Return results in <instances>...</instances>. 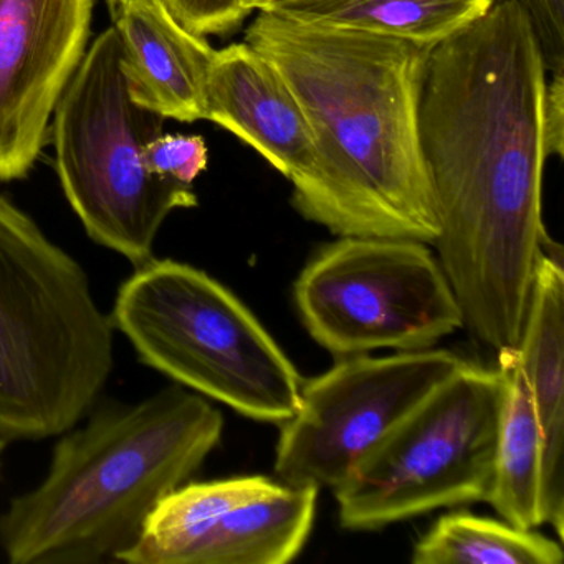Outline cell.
Masks as SVG:
<instances>
[{"mask_svg":"<svg viewBox=\"0 0 564 564\" xmlns=\"http://www.w3.org/2000/svg\"><path fill=\"white\" fill-rule=\"evenodd\" d=\"M546 78L527 9L497 0L432 48L422 87L437 259L465 328L495 352L520 341L541 257L561 256L543 224Z\"/></svg>","mask_w":564,"mask_h":564,"instance_id":"1","label":"cell"},{"mask_svg":"<svg viewBox=\"0 0 564 564\" xmlns=\"http://www.w3.org/2000/svg\"><path fill=\"white\" fill-rule=\"evenodd\" d=\"M243 42L280 72L315 141L312 167L292 183L296 213L339 237L434 246L437 209L419 133L434 47L269 12Z\"/></svg>","mask_w":564,"mask_h":564,"instance_id":"2","label":"cell"},{"mask_svg":"<svg viewBox=\"0 0 564 564\" xmlns=\"http://www.w3.org/2000/svg\"><path fill=\"white\" fill-rule=\"evenodd\" d=\"M204 395L170 386L137 404H105L57 442L41 485L0 514L12 564L118 561L161 500L187 484L223 437Z\"/></svg>","mask_w":564,"mask_h":564,"instance_id":"3","label":"cell"},{"mask_svg":"<svg viewBox=\"0 0 564 564\" xmlns=\"http://www.w3.org/2000/svg\"><path fill=\"white\" fill-rule=\"evenodd\" d=\"M113 362V323L80 263L0 196V437L74 429Z\"/></svg>","mask_w":564,"mask_h":564,"instance_id":"4","label":"cell"},{"mask_svg":"<svg viewBox=\"0 0 564 564\" xmlns=\"http://www.w3.org/2000/svg\"><path fill=\"white\" fill-rule=\"evenodd\" d=\"M141 362L247 417L283 424L302 378L262 323L223 283L173 259L148 260L111 313Z\"/></svg>","mask_w":564,"mask_h":564,"instance_id":"5","label":"cell"},{"mask_svg":"<svg viewBox=\"0 0 564 564\" xmlns=\"http://www.w3.org/2000/svg\"><path fill=\"white\" fill-rule=\"evenodd\" d=\"M54 115L55 163L72 209L91 240L143 265L164 220L196 207L197 196L144 166L164 118L131 98L115 28L85 52Z\"/></svg>","mask_w":564,"mask_h":564,"instance_id":"6","label":"cell"},{"mask_svg":"<svg viewBox=\"0 0 564 564\" xmlns=\"http://www.w3.org/2000/svg\"><path fill=\"white\" fill-rule=\"evenodd\" d=\"M500 408L498 369L467 362L333 490L343 528L379 530L437 508L485 500Z\"/></svg>","mask_w":564,"mask_h":564,"instance_id":"7","label":"cell"},{"mask_svg":"<svg viewBox=\"0 0 564 564\" xmlns=\"http://www.w3.org/2000/svg\"><path fill=\"white\" fill-rule=\"evenodd\" d=\"M293 296L306 332L338 358L421 351L464 328L437 256L419 240L339 237L302 270Z\"/></svg>","mask_w":564,"mask_h":564,"instance_id":"8","label":"cell"},{"mask_svg":"<svg viewBox=\"0 0 564 564\" xmlns=\"http://www.w3.org/2000/svg\"><path fill=\"white\" fill-rule=\"evenodd\" d=\"M467 359L447 349L341 358L303 382L295 414L276 445L279 481L335 490L361 458Z\"/></svg>","mask_w":564,"mask_h":564,"instance_id":"9","label":"cell"},{"mask_svg":"<svg viewBox=\"0 0 564 564\" xmlns=\"http://www.w3.org/2000/svg\"><path fill=\"white\" fill-rule=\"evenodd\" d=\"M95 0H0V181L28 177L87 52Z\"/></svg>","mask_w":564,"mask_h":564,"instance_id":"10","label":"cell"},{"mask_svg":"<svg viewBox=\"0 0 564 564\" xmlns=\"http://www.w3.org/2000/svg\"><path fill=\"white\" fill-rule=\"evenodd\" d=\"M206 120L249 144L290 183L315 161V141L295 95L272 62L247 42L214 52Z\"/></svg>","mask_w":564,"mask_h":564,"instance_id":"11","label":"cell"},{"mask_svg":"<svg viewBox=\"0 0 564 564\" xmlns=\"http://www.w3.org/2000/svg\"><path fill=\"white\" fill-rule=\"evenodd\" d=\"M123 72L134 104L181 123L206 120L214 48L187 31L164 0H141L115 12Z\"/></svg>","mask_w":564,"mask_h":564,"instance_id":"12","label":"cell"},{"mask_svg":"<svg viewBox=\"0 0 564 564\" xmlns=\"http://www.w3.org/2000/svg\"><path fill=\"white\" fill-rule=\"evenodd\" d=\"M563 256L538 263L527 318L517 346L543 435L541 514L563 538L564 527V272Z\"/></svg>","mask_w":564,"mask_h":564,"instance_id":"13","label":"cell"},{"mask_svg":"<svg viewBox=\"0 0 564 564\" xmlns=\"http://www.w3.org/2000/svg\"><path fill=\"white\" fill-rule=\"evenodd\" d=\"M318 488L279 481L275 488L223 514L180 564H283L305 546Z\"/></svg>","mask_w":564,"mask_h":564,"instance_id":"14","label":"cell"},{"mask_svg":"<svg viewBox=\"0 0 564 564\" xmlns=\"http://www.w3.org/2000/svg\"><path fill=\"white\" fill-rule=\"evenodd\" d=\"M501 408L494 471L485 501L507 523L523 530L543 524L541 470L543 435L517 348L497 352Z\"/></svg>","mask_w":564,"mask_h":564,"instance_id":"15","label":"cell"},{"mask_svg":"<svg viewBox=\"0 0 564 564\" xmlns=\"http://www.w3.org/2000/svg\"><path fill=\"white\" fill-rule=\"evenodd\" d=\"M497 0H299L269 14L336 31H358L437 47L484 18Z\"/></svg>","mask_w":564,"mask_h":564,"instance_id":"16","label":"cell"},{"mask_svg":"<svg viewBox=\"0 0 564 564\" xmlns=\"http://www.w3.org/2000/svg\"><path fill=\"white\" fill-rule=\"evenodd\" d=\"M276 485L279 480L259 475L184 484L158 503L144 521L137 543L118 561L128 564H180L183 554L226 511L267 494Z\"/></svg>","mask_w":564,"mask_h":564,"instance_id":"17","label":"cell"},{"mask_svg":"<svg viewBox=\"0 0 564 564\" xmlns=\"http://www.w3.org/2000/svg\"><path fill=\"white\" fill-rule=\"evenodd\" d=\"M414 564H561L563 547L533 530L468 513L444 514L415 543Z\"/></svg>","mask_w":564,"mask_h":564,"instance_id":"18","label":"cell"},{"mask_svg":"<svg viewBox=\"0 0 564 564\" xmlns=\"http://www.w3.org/2000/svg\"><path fill=\"white\" fill-rule=\"evenodd\" d=\"M144 166L154 176L193 186L207 170L209 150L197 134H164L151 140L143 151Z\"/></svg>","mask_w":564,"mask_h":564,"instance_id":"19","label":"cell"},{"mask_svg":"<svg viewBox=\"0 0 564 564\" xmlns=\"http://www.w3.org/2000/svg\"><path fill=\"white\" fill-rule=\"evenodd\" d=\"M171 14L194 34L226 37L252 15L239 0H164Z\"/></svg>","mask_w":564,"mask_h":564,"instance_id":"20","label":"cell"},{"mask_svg":"<svg viewBox=\"0 0 564 564\" xmlns=\"http://www.w3.org/2000/svg\"><path fill=\"white\" fill-rule=\"evenodd\" d=\"M543 52L547 74L564 70V0H520Z\"/></svg>","mask_w":564,"mask_h":564,"instance_id":"21","label":"cell"},{"mask_svg":"<svg viewBox=\"0 0 564 564\" xmlns=\"http://www.w3.org/2000/svg\"><path fill=\"white\" fill-rule=\"evenodd\" d=\"M543 95L544 154L563 158L564 153V72L547 74Z\"/></svg>","mask_w":564,"mask_h":564,"instance_id":"22","label":"cell"},{"mask_svg":"<svg viewBox=\"0 0 564 564\" xmlns=\"http://www.w3.org/2000/svg\"><path fill=\"white\" fill-rule=\"evenodd\" d=\"M239 2L253 14V12L272 11L280 6L292 4L299 0H239Z\"/></svg>","mask_w":564,"mask_h":564,"instance_id":"23","label":"cell"},{"mask_svg":"<svg viewBox=\"0 0 564 564\" xmlns=\"http://www.w3.org/2000/svg\"><path fill=\"white\" fill-rule=\"evenodd\" d=\"M107 2L108 6H110L111 14H115V12L120 11L124 6L134 4V2H141V0H107Z\"/></svg>","mask_w":564,"mask_h":564,"instance_id":"24","label":"cell"},{"mask_svg":"<svg viewBox=\"0 0 564 564\" xmlns=\"http://www.w3.org/2000/svg\"><path fill=\"white\" fill-rule=\"evenodd\" d=\"M6 442L8 441H4V438L0 437V452L4 451Z\"/></svg>","mask_w":564,"mask_h":564,"instance_id":"25","label":"cell"}]
</instances>
